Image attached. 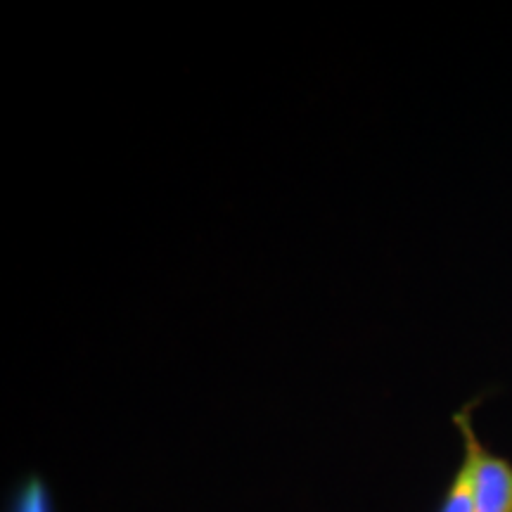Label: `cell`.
<instances>
[{"mask_svg": "<svg viewBox=\"0 0 512 512\" xmlns=\"http://www.w3.org/2000/svg\"><path fill=\"white\" fill-rule=\"evenodd\" d=\"M456 427L463 434L465 467L470 472L475 512H512V465L486 451L472 427V406L456 413Z\"/></svg>", "mask_w": 512, "mask_h": 512, "instance_id": "6da1fadb", "label": "cell"}, {"mask_svg": "<svg viewBox=\"0 0 512 512\" xmlns=\"http://www.w3.org/2000/svg\"><path fill=\"white\" fill-rule=\"evenodd\" d=\"M439 512H475V501H472V484H470V472H467L465 463L460 465L458 475L453 477L451 486H448V494L441 503Z\"/></svg>", "mask_w": 512, "mask_h": 512, "instance_id": "7a4b0ae2", "label": "cell"}, {"mask_svg": "<svg viewBox=\"0 0 512 512\" xmlns=\"http://www.w3.org/2000/svg\"><path fill=\"white\" fill-rule=\"evenodd\" d=\"M15 512H53L50 510V496L41 479L31 477L29 482L19 489Z\"/></svg>", "mask_w": 512, "mask_h": 512, "instance_id": "3957f363", "label": "cell"}]
</instances>
